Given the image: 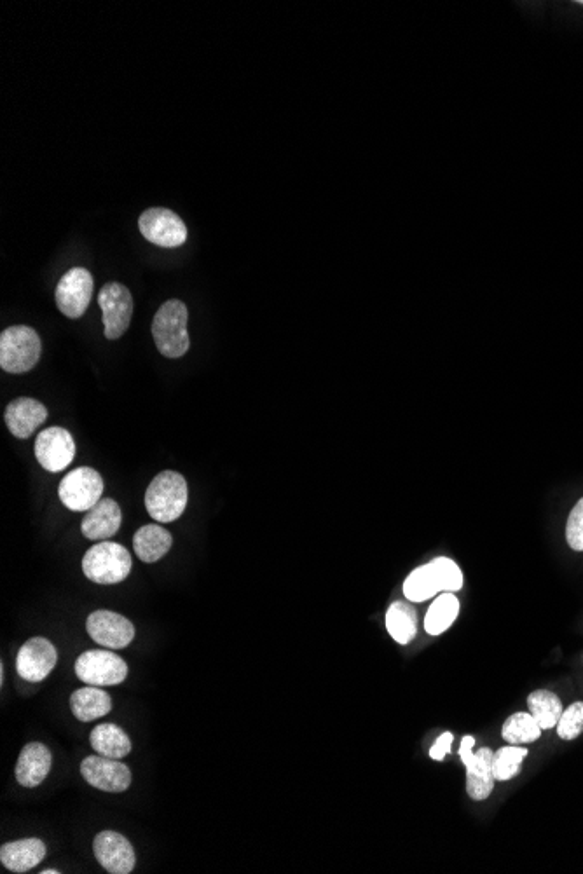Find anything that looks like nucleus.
I'll return each instance as SVG.
<instances>
[{
  "label": "nucleus",
  "mask_w": 583,
  "mask_h": 874,
  "mask_svg": "<svg viewBox=\"0 0 583 874\" xmlns=\"http://www.w3.org/2000/svg\"><path fill=\"white\" fill-rule=\"evenodd\" d=\"M46 857V845L37 838L11 841L0 848V862L13 873H27Z\"/></svg>",
  "instance_id": "20"
},
{
  "label": "nucleus",
  "mask_w": 583,
  "mask_h": 874,
  "mask_svg": "<svg viewBox=\"0 0 583 874\" xmlns=\"http://www.w3.org/2000/svg\"><path fill=\"white\" fill-rule=\"evenodd\" d=\"M74 456H76V444L65 428L53 426L41 431L35 440V458L48 472H62L74 461Z\"/></svg>",
  "instance_id": "12"
},
{
  "label": "nucleus",
  "mask_w": 583,
  "mask_h": 874,
  "mask_svg": "<svg viewBox=\"0 0 583 874\" xmlns=\"http://www.w3.org/2000/svg\"><path fill=\"white\" fill-rule=\"evenodd\" d=\"M463 587V573L454 560L433 559L414 569L404 583V595L411 602H425L439 592H458Z\"/></svg>",
  "instance_id": "1"
},
{
  "label": "nucleus",
  "mask_w": 583,
  "mask_h": 874,
  "mask_svg": "<svg viewBox=\"0 0 583 874\" xmlns=\"http://www.w3.org/2000/svg\"><path fill=\"white\" fill-rule=\"evenodd\" d=\"M53 765V754L48 747L39 742L27 744L20 752L18 765H16V780L23 787L41 786L46 780Z\"/></svg>",
  "instance_id": "18"
},
{
  "label": "nucleus",
  "mask_w": 583,
  "mask_h": 874,
  "mask_svg": "<svg viewBox=\"0 0 583 874\" xmlns=\"http://www.w3.org/2000/svg\"><path fill=\"white\" fill-rule=\"evenodd\" d=\"M58 662V653L53 642L46 637L28 639L16 658V670L28 683H41L53 672Z\"/></svg>",
  "instance_id": "13"
},
{
  "label": "nucleus",
  "mask_w": 583,
  "mask_h": 874,
  "mask_svg": "<svg viewBox=\"0 0 583 874\" xmlns=\"http://www.w3.org/2000/svg\"><path fill=\"white\" fill-rule=\"evenodd\" d=\"M475 738L463 737L460 747V758L463 765L467 766V793L474 801H484L493 793L494 752L487 747H482L474 752Z\"/></svg>",
  "instance_id": "7"
},
{
  "label": "nucleus",
  "mask_w": 583,
  "mask_h": 874,
  "mask_svg": "<svg viewBox=\"0 0 583 874\" xmlns=\"http://www.w3.org/2000/svg\"><path fill=\"white\" fill-rule=\"evenodd\" d=\"M42 874H58L60 871H55V869H46V871H41Z\"/></svg>",
  "instance_id": "32"
},
{
  "label": "nucleus",
  "mask_w": 583,
  "mask_h": 874,
  "mask_svg": "<svg viewBox=\"0 0 583 874\" xmlns=\"http://www.w3.org/2000/svg\"><path fill=\"white\" fill-rule=\"evenodd\" d=\"M566 541L571 550L583 552V498L571 510L566 522Z\"/></svg>",
  "instance_id": "30"
},
{
  "label": "nucleus",
  "mask_w": 583,
  "mask_h": 874,
  "mask_svg": "<svg viewBox=\"0 0 583 874\" xmlns=\"http://www.w3.org/2000/svg\"><path fill=\"white\" fill-rule=\"evenodd\" d=\"M529 714L535 717L542 730L556 728L563 716V704L556 693L547 690H536L528 697Z\"/></svg>",
  "instance_id": "26"
},
{
  "label": "nucleus",
  "mask_w": 583,
  "mask_h": 874,
  "mask_svg": "<svg viewBox=\"0 0 583 874\" xmlns=\"http://www.w3.org/2000/svg\"><path fill=\"white\" fill-rule=\"evenodd\" d=\"M41 339L27 325L9 327L0 335V367L9 374H25L41 360Z\"/></svg>",
  "instance_id": "4"
},
{
  "label": "nucleus",
  "mask_w": 583,
  "mask_h": 874,
  "mask_svg": "<svg viewBox=\"0 0 583 874\" xmlns=\"http://www.w3.org/2000/svg\"><path fill=\"white\" fill-rule=\"evenodd\" d=\"M528 749L519 747V745H507L500 751L494 752L493 756V773L494 779L500 782L514 779L521 772V765L524 759L528 758Z\"/></svg>",
  "instance_id": "28"
},
{
  "label": "nucleus",
  "mask_w": 583,
  "mask_h": 874,
  "mask_svg": "<svg viewBox=\"0 0 583 874\" xmlns=\"http://www.w3.org/2000/svg\"><path fill=\"white\" fill-rule=\"evenodd\" d=\"M102 308L103 334L109 341H116L126 334L133 316V297L121 283H107L98 294Z\"/></svg>",
  "instance_id": "9"
},
{
  "label": "nucleus",
  "mask_w": 583,
  "mask_h": 874,
  "mask_svg": "<svg viewBox=\"0 0 583 874\" xmlns=\"http://www.w3.org/2000/svg\"><path fill=\"white\" fill-rule=\"evenodd\" d=\"M81 775L95 789L105 793H124L131 786L128 766L117 759L90 756L81 763Z\"/></svg>",
  "instance_id": "14"
},
{
  "label": "nucleus",
  "mask_w": 583,
  "mask_h": 874,
  "mask_svg": "<svg viewBox=\"0 0 583 874\" xmlns=\"http://www.w3.org/2000/svg\"><path fill=\"white\" fill-rule=\"evenodd\" d=\"M189 499L186 478L177 472H161L145 492V508L158 522H175L184 513Z\"/></svg>",
  "instance_id": "2"
},
{
  "label": "nucleus",
  "mask_w": 583,
  "mask_h": 874,
  "mask_svg": "<svg viewBox=\"0 0 583 874\" xmlns=\"http://www.w3.org/2000/svg\"><path fill=\"white\" fill-rule=\"evenodd\" d=\"M577 4H580V6H583V0H578Z\"/></svg>",
  "instance_id": "33"
},
{
  "label": "nucleus",
  "mask_w": 583,
  "mask_h": 874,
  "mask_svg": "<svg viewBox=\"0 0 583 874\" xmlns=\"http://www.w3.org/2000/svg\"><path fill=\"white\" fill-rule=\"evenodd\" d=\"M172 543V534L158 524L140 527L133 538V548L137 552L138 559L144 560L147 564L163 559L170 552Z\"/></svg>",
  "instance_id": "21"
},
{
  "label": "nucleus",
  "mask_w": 583,
  "mask_h": 874,
  "mask_svg": "<svg viewBox=\"0 0 583 874\" xmlns=\"http://www.w3.org/2000/svg\"><path fill=\"white\" fill-rule=\"evenodd\" d=\"M86 630L93 641L110 649L126 648L135 637V627L128 618L105 609L88 616Z\"/></svg>",
  "instance_id": "15"
},
{
  "label": "nucleus",
  "mask_w": 583,
  "mask_h": 874,
  "mask_svg": "<svg viewBox=\"0 0 583 874\" xmlns=\"http://www.w3.org/2000/svg\"><path fill=\"white\" fill-rule=\"evenodd\" d=\"M93 297V276L84 267H74L63 274L56 287V306L67 318H81Z\"/></svg>",
  "instance_id": "11"
},
{
  "label": "nucleus",
  "mask_w": 583,
  "mask_h": 874,
  "mask_svg": "<svg viewBox=\"0 0 583 874\" xmlns=\"http://www.w3.org/2000/svg\"><path fill=\"white\" fill-rule=\"evenodd\" d=\"M103 478L97 470L83 466L60 482L58 496L72 512H88L102 499Z\"/></svg>",
  "instance_id": "6"
},
{
  "label": "nucleus",
  "mask_w": 583,
  "mask_h": 874,
  "mask_svg": "<svg viewBox=\"0 0 583 874\" xmlns=\"http://www.w3.org/2000/svg\"><path fill=\"white\" fill-rule=\"evenodd\" d=\"M460 613V602L453 592L439 595L428 609L425 618V630L430 636L444 634Z\"/></svg>",
  "instance_id": "25"
},
{
  "label": "nucleus",
  "mask_w": 583,
  "mask_h": 874,
  "mask_svg": "<svg viewBox=\"0 0 583 874\" xmlns=\"http://www.w3.org/2000/svg\"><path fill=\"white\" fill-rule=\"evenodd\" d=\"M557 735L563 740H575L583 733V702L571 704L556 726Z\"/></svg>",
  "instance_id": "29"
},
{
  "label": "nucleus",
  "mask_w": 583,
  "mask_h": 874,
  "mask_svg": "<svg viewBox=\"0 0 583 874\" xmlns=\"http://www.w3.org/2000/svg\"><path fill=\"white\" fill-rule=\"evenodd\" d=\"M386 629L398 644H409L418 634V613L405 602H393L386 613Z\"/></svg>",
  "instance_id": "24"
},
{
  "label": "nucleus",
  "mask_w": 583,
  "mask_h": 874,
  "mask_svg": "<svg viewBox=\"0 0 583 874\" xmlns=\"http://www.w3.org/2000/svg\"><path fill=\"white\" fill-rule=\"evenodd\" d=\"M131 555L123 545L102 541L90 548L83 559L86 578L98 585H116L128 578L131 571Z\"/></svg>",
  "instance_id": "5"
},
{
  "label": "nucleus",
  "mask_w": 583,
  "mask_h": 874,
  "mask_svg": "<svg viewBox=\"0 0 583 874\" xmlns=\"http://www.w3.org/2000/svg\"><path fill=\"white\" fill-rule=\"evenodd\" d=\"M76 674L90 686H116L128 676V665L121 656L103 649L86 651L77 658Z\"/></svg>",
  "instance_id": "8"
},
{
  "label": "nucleus",
  "mask_w": 583,
  "mask_h": 874,
  "mask_svg": "<svg viewBox=\"0 0 583 874\" xmlns=\"http://www.w3.org/2000/svg\"><path fill=\"white\" fill-rule=\"evenodd\" d=\"M7 430L20 440H27L34 435L35 430L48 419V409L44 403L34 398H16L7 405L4 412Z\"/></svg>",
  "instance_id": "17"
},
{
  "label": "nucleus",
  "mask_w": 583,
  "mask_h": 874,
  "mask_svg": "<svg viewBox=\"0 0 583 874\" xmlns=\"http://www.w3.org/2000/svg\"><path fill=\"white\" fill-rule=\"evenodd\" d=\"M189 311L179 299L165 302L152 321V335L159 353L166 358H182L189 351L191 339L187 334Z\"/></svg>",
  "instance_id": "3"
},
{
  "label": "nucleus",
  "mask_w": 583,
  "mask_h": 874,
  "mask_svg": "<svg viewBox=\"0 0 583 874\" xmlns=\"http://www.w3.org/2000/svg\"><path fill=\"white\" fill-rule=\"evenodd\" d=\"M90 740L95 752L105 758L123 759L131 752L130 737L116 724H98L97 728L91 731Z\"/></svg>",
  "instance_id": "23"
},
{
  "label": "nucleus",
  "mask_w": 583,
  "mask_h": 874,
  "mask_svg": "<svg viewBox=\"0 0 583 874\" xmlns=\"http://www.w3.org/2000/svg\"><path fill=\"white\" fill-rule=\"evenodd\" d=\"M542 731V726L536 723L535 717L528 712H517L514 716L508 717L503 724L501 737L508 744L526 745L536 742L542 735Z\"/></svg>",
  "instance_id": "27"
},
{
  "label": "nucleus",
  "mask_w": 583,
  "mask_h": 874,
  "mask_svg": "<svg viewBox=\"0 0 583 874\" xmlns=\"http://www.w3.org/2000/svg\"><path fill=\"white\" fill-rule=\"evenodd\" d=\"M138 229L152 245L177 248L186 243L187 227L177 213L168 208L145 210L138 219Z\"/></svg>",
  "instance_id": "10"
},
{
  "label": "nucleus",
  "mask_w": 583,
  "mask_h": 874,
  "mask_svg": "<svg viewBox=\"0 0 583 874\" xmlns=\"http://www.w3.org/2000/svg\"><path fill=\"white\" fill-rule=\"evenodd\" d=\"M453 733H449V731H444L439 738H437V742L433 744L432 749H430V758L435 759V761H444L447 754L451 752V745H453Z\"/></svg>",
  "instance_id": "31"
},
{
  "label": "nucleus",
  "mask_w": 583,
  "mask_h": 874,
  "mask_svg": "<svg viewBox=\"0 0 583 874\" xmlns=\"http://www.w3.org/2000/svg\"><path fill=\"white\" fill-rule=\"evenodd\" d=\"M97 688L98 686L81 688V690L74 691L70 697L72 714L83 723L100 719L112 711V700H110L109 693L97 690Z\"/></svg>",
  "instance_id": "22"
},
{
  "label": "nucleus",
  "mask_w": 583,
  "mask_h": 874,
  "mask_svg": "<svg viewBox=\"0 0 583 874\" xmlns=\"http://www.w3.org/2000/svg\"><path fill=\"white\" fill-rule=\"evenodd\" d=\"M93 852L105 871L112 874H128L135 868L137 855L130 841L116 831H102L95 838Z\"/></svg>",
  "instance_id": "16"
},
{
  "label": "nucleus",
  "mask_w": 583,
  "mask_h": 874,
  "mask_svg": "<svg viewBox=\"0 0 583 874\" xmlns=\"http://www.w3.org/2000/svg\"><path fill=\"white\" fill-rule=\"evenodd\" d=\"M123 522V512L114 499L103 498L88 510L83 520L84 536L91 541H107L119 531Z\"/></svg>",
  "instance_id": "19"
}]
</instances>
